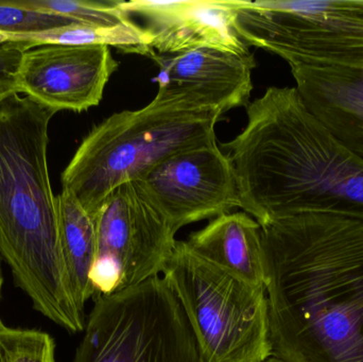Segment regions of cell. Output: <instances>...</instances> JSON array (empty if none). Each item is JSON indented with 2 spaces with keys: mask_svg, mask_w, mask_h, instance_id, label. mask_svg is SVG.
Listing matches in <instances>:
<instances>
[{
  "mask_svg": "<svg viewBox=\"0 0 363 362\" xmlns=\"http://www.w3.org/2000/svg\"><path fill=\"white\" fill-rule=\"evenodd\" d=\"M1 255H0V299H1V289L2 285H4V276H2L1 271ZM1 321H0V324H1Z\"/></svg>",
  "mask_w": 363,
  "mask_h": 362,
  "instance_id": "obj_21",
  "label": "cell"
},
{
  "mask_svg": "<svg viewBox=\"0 0 363 362\" xmlns=\"http://www.w3.org/2000/svg\"><path fill=\"white\" fill-rule=\"evenodd\" d=\"M152 38L143 26L138 23L127 25L96 26L87 23H72L64 27L23 32V33H2L0 32V46L6 44L18 45L21 48H34L46 45L64 46H87L104 45L115 47L123 53H135L150 57L155 53L151 48Z\"/></svg>",
  "mask_w": 363,
  "mask_h": 362,
  "instance_id": "obj_16",
  "label": "cell"
},
{
  "mask_svg": "<svg viewBox=\"0 0 363 362\" xmlns=\"http://www.w3.org/2000/svg\"><path fill=\"white\" fill-rule=\"evenodd\" d=\"M289 66L305 106L363 159V67L321 63Z\"/></svg>",
  "mask_w": 363,
  "mask_h": 362,
  "instance_id": "obj_13",
  "label": "cell"
},
{
  "mask_svg": "<svg viewBox=\"0 0 363 362\" xmlns=\"http://www.w3.org/2000/svg\"><path fill=\"white\" fill-rule=\"evenodd\" d=\"M150 59L160 67L159 89L187 94L224 113L250 104L257 65L253 53L199 48L176 55L155 52Z\"/></svg>",
  "mask_w": 363,
  "mask_h": 362,
  "instance_id": "obj_12",
  "label": "cell"
},
{
  "mask_svg": "<svg viewBox=\"0 0 363 362\" xmlns=\"http://www.w3.org/2000/svg\"><path fill=\"white\" fill-rule=\"evenodd\" d=\"M9 6L47 14L60 15L81 23L96 26L127 25L133 18L123 12L119 1L91 0H4Z\"/></svg>",
  "mask_w": 363,
  "mask_h": 362,
  "instance_id": "obj_17",
  "label": "cell"
},
{
  "mask_svg": "<svg viewBox=\"0 0 363 362\" xmlns=\"http://www.w3.org/2000/svg\"><path fill=\"white\" fill-rule=\"evenodd\" d=\"M136 183L176 233L241 208L234 167L217 140L170 155Z\"/></svg>",
  "mask_w": 363,
  "mask_h": 362,
  "instance_id": "obj_9",
  "label": "cell"
},
{
  "mask_svg": "<svg viewBox=\"0 0 363 362\" xmlns=\"http://www.w3.org/2000/svg\"><path fill=\"white\" fill-rule=\"evenodd\" d=\"M235 27L288 64L363 67V0H237Z\"/></svg>",
  "mask_w": 363,
  "mask_h": 362,
  "instance_id": "obj_7",
  "label": "cell"
},
{
  "mask_svg": "<svg viewBox=\"0 0 363 362\" xmlns=\"http://www.w3.org/2000/svg\"><path fill=\"white\" fill-rule=\"evenodd\" d=\"M260 238L272 357L363 362V221L298 215Z\"/></svg>",
  "mask_w": 363,
  "mask_h": 362,
  "instance_id": "obj_1",
  "label": "cell"
},
{
  "mask_svg": "<svg viewBox=\"0 0 363 362\" xmlns=\"http://www.w3.org/2000/svg\"><path fill=\"white\" fill-rule=\"evenodd\" d=\"M118 67L104 45L34 47L21 55L16 93L55 112H84L100 103Z\"/></svg>",
  "mask_w": 363,
  "mask_h": 362,
  "instance_id": "obj_10",
  "label": "cell"
},
{
  "mask_svg": "<svg viewBox=\"0 0 363 362\" xmlns=\"http://www.w3.org/2000/svg\"><path fill=\"white\" fill-rule=\"evenodd\" d=\"M224 114L187 94L159 89L144 108L115 113L91 130L62 174V186L94 218L117 187L136 182L170 155L216 142Z\"/></svg>",
  "mask_w": 363,
  "mask_h": 362,
  "instance_id": "obj_4",
  "label": "cell"
},
{
  "mask_svg": "<svg viewBox=\"0 0 363 362\" xmlns=\"http://www.w3.org/2000/svg\"><path fill=\"white\" fill-rule=\"evenodd\" d=\"M259 223L247 213H228L185 240L192 252L228 273L264 286Z\"/></svg>",
  "mask_w": 363,
  "mask_h": 362,
  "instance_id": "obj_14",
  "label": "cell"
},
{
  "mask_svg": "<svg viewBox=\"0 0 363 362\" xmlns=\"http://www.w3.org/2000/svg\"><path fill=\"white\" fill-rule=\"evenodd\" d=\"M72 362H205L163 276L94 299Z\"/></svg>",
  "mask_w": 363,
  "mask_h": 362,
  "instance_id": "obj_6",
  "label": "cell"
},
{
  "mask_svg": "<svg viewBox=\"0 0 363 362\" xmlns=\"http://www.w3.org/2000/svg\"><path fill=\"white\" fill-rule=\"evenodd\" d=\"M97 255L94 298L108 297L161 276L176 249V232L136 182L108 196L94 216Z\"/></svg>",
  "mask_w": 363,
  "mask_h": 362,
  "instance_id": "obj_8",
  "label": "cell"
},
{
  "mask_svg": "<svg viewBox=\"0 0 363 362\" xmlns=\"http://www.w3.org/2000/svg\"><path fill=\"white\" fill-rule=\"evenodd\" d=\"M247 116L223 147L241 208L260 227L306 214L363 221V159L308 110L296 87H269Z\"/></svg>",
  "mask_w": 363,
  "mask_h": 362,
  "instance_id": "obj_2",
  "label": "cell"
},
{
  "mask_svg": "<svg viewBox=\"0 0 363 362\" xmlns=\"http://www.w3.org/2000/svg\"><path fill=\"white\" fill-rule=\"evenodd\" d=\"M25 49L18 45L0 46V103L16 93L19 62Z\"/></svg>",
  "mask_w": 363,
  "mask_h": 362,
  "instance_id": "obj_20",
  "label": "cell"
},
{
  "mask_svg": "<svg viewBox=\"0 0 363 362\" xmlns=\"http://www.w3.org/2000/svg\"><path fill=\"white\" fill-rule=\"evenodd\" d=\"M60 242L77 305L84 312L94 298L89 276L97 255L95 220L70 191L57 196ZM85 314V312H84Z\"/></svg>",
  "mask_w": 363,
  "mask_h": 362,
  "instance_id": "obj_15",
  "label": "cell"
},
{
  "mask_svg": "<svg viewBox=\"0 0 363 362\" xmlns=\"http://www.w3.org/2000/svg\"><path fill=\"white\" fill-rule=\"evenodd\" d=\"M119 6L142 19L155 53L176 55L199 48L250 52L235 27L237 0H131L119 1Z\"/></svg>",
  "mask_w": 363,
  "mask_h": 362,
  "instance_id": "obj_11",
  "label": "cell"
},
{
  "mask_svg": "<svg viewBox=\"0 0 363 362\" xmlns=\"http://www.w3.org/2000/svg\"><path fill=\"white\" fill-rule=\"evenodd\" d=\"M55 353L49 334L0 324V362H55Z\"/></svg>",
  "mask_w": 363,
  "mask_h": 362,
  "instance_id": "obj_18",
  "label": "cell"
},
{
  "mask_svg": "<svg viewBox=\"0 0 363 362\" xmlns=\"http://www.w3.org/2000/svg\"><path fill=\"white\" fill-rule=\"evenodd\" d=\"M57 113L18 94L0 103V255L34 310L76 334L86 319L70 285L47 162Z\"/></svg>",
  "mask_w": 363,
  "mask_h": 362,
  "instance_id": "obj_3",
  "label": "cell"
},
{
  "mask_svg": "<svg viewBox=\"0 0 363 362\" xmlns=\"http://www.w3.org/2000/svg\"><path fill=\"white\" fill-rule=\"evenodd\" d=\"M264 362H283V361H279V359L274 358V357H271V358H269L268 361H266Z\"/></svg>",
  "mask_w": 363,
  "mask_h": 362,
  "instance_id": "obj_22",
  "label": "cell"
},
{
  "mask_svg": "<svg viewBox=\"0 0 363 362\" xmlns=\"http://www.w3.org/2000/svg\"><path fill=\"white\" fill-rule=\"evenodd\" d=\"M163 278L180 302L205 362L272 357L264 286L245 282L177 242Z\"/></svg>",
  "mask_w": 363,
  "mask_h": 362,
  "instance_id": "obj_5",
  "label": "cell"
},
{
  "mask_svg": "<svg viewBox=\"0 0 363 362\" xmlns=\"http://www.w3.org/2000/svg\"><path fill=\"white\" fill-rule=\"evenodd\" d=\"M72 23H81L60 15L9 6L4 0H0V32L2 33L43 31Z\"/></svg>",
  "mask_w": 363,
  "mask_h": 362,
  "instance_id": "obj_19",
  "label": "cell"
}]
</instances>
